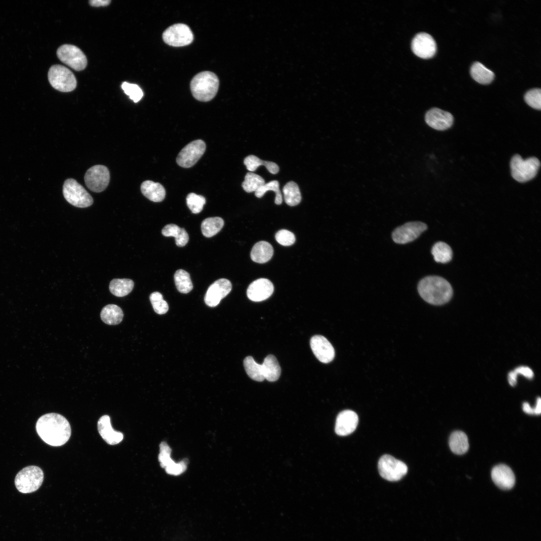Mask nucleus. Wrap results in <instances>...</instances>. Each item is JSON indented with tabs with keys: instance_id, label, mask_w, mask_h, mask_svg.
Listing matches in <instances>:
<instances>
[{
	"instance_id": "obj_1",
	"label": "nucleus",
	"mask_w": 541,
	"mask_h": 541,
	"mask_svg": "<svg viewBox=\"0 0 541 541\" xmlns=\"http://www.w3.org/2000/svg\"><path fill=\"white\" fill-rule=\"evenodd\" d=\"M36 428L40 438L52 446L65 444L71 435V428L68 421L62 415L55 413L41 416L37 420Z\"/></svg>"
},
{
	"instance_id": "obj_2",
	"label": "nucleus",
	"mask_w": 541,
	"mask_h": 541,
	"mask_svg": "<svg viewBox=\"0 0 541 541\" xmlns=\"http://www.w3.org/2000/svg\"><path fill=\"white\" fill-rule=\"evenodd\" d=\"M418 292L420 297L426 302L433 305H442L447 303L451 298L453 290L449 282L444 278L436 276H427L418 283Z\"/></svg>"
},
{
	"instance_id": "obj_3",
	"label": "nucleus",
	"mask_w": 541,
	"mask_h": 541,
	"mask_svg": "<svg viewBox=\"0 0 541 541\" xmlns=\"http://www.w3.org/2000/svg\"><path fill=\"white\" fill-rule=\"evenodd\" d=\"M190 86L191 93L196 100L207 102L215 96L219 87V79L214 73L203 71L194 76Z\"/></svg>"
},
{
	"instance_id": "obj_4",
	"label": "nucleus",
	"mask_w": 541,
	"mask_h": 541,
	"mask_svg": "<svg viewBox=\"0 0 541 541\" xmlns=\"http://www.w3.org/2000/svg\"><path fill=\"white\" fill-rule=\"evenodd\" d=\"M44 480V472L41 468L30 465L23 468L16 475L15 484L21 493H29L37 490Z\"/></svg>"
},
{
	"instance_id": "obj_5",
	"label": "nucleus",
	"mask_w": 541,
	"mask_h": 541,
	"mask_svg": "<svg viewBox=\"0 0 541 541\" xmlns=\"http://www.w3.org/2000/svg\"><path fill=\"white\" fill-rule=\"evenodd\" d=\"M540 166L539 160L534 157L523 159L518 154L514 155L510 161L512 177L521 183L527 182L536 175Z\"/></svg>"
},
{
	"instance_id": "obj_6",
	"label": "nucleus",
	"mask_w": 541,
	"mask_h": 541,
	"mask_svg": "<svg viewBox=\"0 0 541 541\" xmlns=\"http://www.w3.org/2000/svg\"><path fill=\"white\" fill-rule=\"evenodd\" d=\"M48 77L51 85L63 92L74 90L77 81L74 74L67 68L60 65H54L50 68Z\"/></svg>"
},
{
	"instance_id": "obj_7",
	"label": "nucleus",
	"mask_w": 541,
	"mask_h": 541,
	"mask_svg": "<svg viewBox=\"0 0 541 541\" xmlns=\"http://www.w3.org/2000/svg\"><path fill=\"white\" fill-rule=\"evenodd\" d=\"M63 193L69 203L77 207H87L93 203L91 195L82 185L72 178L67 179L64 182Z\"/></svg>"
},
{
	"instance_id": "obj_8",
	"label": "nucleus",
	"mask_w": 541,
	"mask_h": 541,
	"mask_svg": "<svg viewBox=\"0 0 541 541\" xmlns=\"http://www.w3.org/2000/svg\"><path fill=\"white\" fill-rule=\"evenodd\" d=\"M378 467L380 475L390 481L399 480L408 471V467L404 462L388 454L381 457Z\"/></svg>"
},
{
	"instance_id": "obj_9",
	"label": "nucleus",
	"mask_w": 541,
	"mask_h": 541,
	"mask_svg": "<svg viewBox=\"0 0 541 541\" xmlns=\"http://www.w3.org/2000/svg\"><path fill=\"white\" fill-rule=\"evenodd\" d=\"M164 42L173 47H182L189 45L193 40L190 28L184 24H176L167 28L163 33Z\"/></svg>"
},
{
	"instance_id": "obj_10",
	"label": "nucleus",
	"mask_w": 541,
	"mask_h": 541,
	"mask_svg": "<svg viewBox=\"0 0 541 541\" xmlns=\"http://www.w3.org/2000/svg\"><path fill=\"white\" fill-rule=\"evenodd\" d=\"M57 55L61 62L75 71H82L87 66V59L85 55L75 46L63 45L58 49Z\"/></svg>"
},
{
	"instance_id": "obj_11",
	"label": "nucleus",
	"mask_w": 541,
	"mask_h": 541,
	"mask_svg": "<svg viewBox=\"0 0 541 541\" xmlns=\"http://www.w3.org/2000/svg\"><path fill=\"white\" fill-rule=\"evenodd\" d=\"M84 180L87 187L90 190L94 192H101L109 184L110 172L106 166L96 165L87 170Z\"/></svg>"
},
{
	"instance_id": "obj_12",
	"label": "nucleus",
	"mask_w": 541,
	"mask_h": 541,
	"mask_svg": "<svg viewBox=\"0 0 541 541\" xmlns=\"http://www.w3.org/2000/svg\"><path fill=\"white\" fill-rule=\"evenodd\" d=\"M205 149L206 145L203 140L193 141L180 151L177 157L176 162L182 167L190 168L201 158Z\"/></svg>"
},
{
	"instance_id": "obj_13",
	"label": "nucleus",
	"mask_w": 541,
	"mask_h": 541,
	"mask_svg": "<svg viewBox=\"0 0 541 541\" xmlns=\"http://www.w3.org/2000/svg\"><path fill=\"white\" fill-rule=\"evenodd\" d=\"M427 228V225L420 221L407 222L397 227L392 232V239L398 244H405L411 242Z\"/></svg>"
},
{
	"instance_id": "obj_14",
	"label": "nucleus",
	"mask_w": 541,
	"mask_h": 541,
	"mask_svg": "<svg viewBox=\"0 0 541 541\" xmlns=\"http://www.w3.org/2000/svg\"><path fill=\"white\" fill-rule=\"evenodd\" d=\"M411 48L415 55L422 59L433 57L437 50L434 39L430 35L423 32L418 33L414 37Z\"/></svg>"
},
{
	"instance_id": "obj_15",
	"label": "nucleus",
	"mask_w": 541,
	"mask_h": 541,
	"mask_svg": "<svg viewBox=\"0 0 541 541\" xmlns=\"http://www.w3.org/2000/svg\"><path fill=\"white\" fill-rule=\"evenodd\" d=\"M231 289V283L228 280L220 279L215 281L209 287L204 296L206 305L210 307L216 306Z\"/></svg>"
},
{
	"instance_id": "obj_16",
	"label": "nucleus",
	"mask_w": 541,
	"mask_h": 541,
	"mask_svg": "<svg viewBox=\"0 0 541 541\" xmlns=\"http://www.w3.org/2000/svg\"><path fill=\"white\" fill-rule=\"evenodd\" d=\"M310 346L314 354L321 362L328 363L334 359V349L325 337L314 336L310 340Z\"/></svg>"
},
{
	"instance_id": "obj_17",
	"label": "nucleus",
	"mask_w": 541,
	"mask_h": 541,
	"mask_svg": "<svg viewBox=\"0 0 541 541\" xmlns=\"http://www.w3.org/2000/svg\"><path fill=\"white\" fill-rule=\"evenodd\" d=\"M427 124L431 128L440 131L449 128L453 122L452 115L447 111L438 108H433L428 110L425 116Z\"/></svg>"
},
{
	"instance_id": "obj_18",
	"label": "nucleus",
	"mask_w": 541,
	"mask_h": 541,
	"mask_svg": "<svg viewBox=\"0 0 541 541\" xmlns=\"http://www.w3.org/2000/svg\"><path fill=\"white\" fill-rule=\"evenodd\" d=\"M274 290V285L269 280L261 278L249 285L246 294L251 301L260 302L268 299L273 293Z\"/></svg>"
},
{
	"instance_id": "obj_19",
	"label": "nucleus",
	"mask_w": 541,
	"mask_h": 541,
	"mask_svg": "<svg viewBox=\"0 0 541 541\" xmlns=\"http://www.w3.org/2000/svg\"><path fill=\"white\" fill-rule=\"evenodd\" d=\"M358 423L357 414L352 410H345L337 416L335 431L340 436H346L356 429Z\"/></svg>"
},
{
	"instance_id": "obj_20",
	"label": "nucleus",
	"mask_w": 541,
	"mask_h": 541,
	"mask_svg": "<svg viewBox=\"0 0 541 541\" xmlns=\"http://www.w3.org/2000/svg\"><path fill=\"white\" fill-rule=\"evenodd\" d=\"M491 475L493 482L500 489H510L514 485V474L510 468L506 465L499 464L495 466L491 470Z\"/></svg>"
},
{
	"instance_id": "obj_21",
	"label": "nucleus",
	"mask_w": 541,
	"mask_h": 541,
	"mask_svg": "<svg viewBox=\"0 0 541 541\" xmlns=\"http://www.w3.org/2000/svg\"><path fill=\"white\" fill-rule=\"evenodd\" d=\"M97 427L100 435L108 444L116 445L123 439V434L114 430L112 427L108 415H105L100 418Z\"/></svg>"
},
{
	"instance_id": "obj_22",
	"label": "nucleus",
	"mask_w": 541,
	"mask_h": 541,
	"mask_svg": "<svg viewBox=\"0 0 541 541\" xmlns=\"http://www.w3.org/2000/svg\"><path fill=\"white\" fill-rule=\"evenodd\" d=\"M140 188L143 195L151 201L160 202L165 198V188L159 183L146 180L142 182Z\"/></svg>"
},
{
	"instance_id": "obj_23",
	"label": "nucleus",
	"mask_w": 541,
	"mask_h": 541,
	"mask_svg": "<svg viewBox=\"0 0 541 541\" xmlns=\"http://www.w3.org/2000/svg\"><path fill=\"white\" fill-rule=\"evenodd\" d=\"M273 254L274 249L272 245L267 241H260L252 247L250 257L255 262L263 263L269 260Z\"/></svg>"
},
{
	"instance_id": "obj_24",
	"label": "nucleus",
	"mask_w": 541,
	"mask_h": 541,
	"mask_svg": "<svg viewBox=\"0 0 541 541\" xmlns=\"http://www.w3.org/2000/svg\"><path fill=\"white\" fill-rule=\"evenodd\" d=\"M264 378L270 382H274L279 378L281 369L279 363L273 355H267L261 364Z\"/></svg>"
},
{
	"instance_id": "obj_25",
	"label": "nucleus",
	"mask_w": 541,
	"mask_h": 541,
	"mask_svg": "<svg viewBox=\"0 0 541 541\" xmlns=\"http://www.w3.org/2000/svg\"><path fill=\"white\" fill-rule=\"evenodd\" d=\"M123 316L124 314L122 309L114 304H109L105 306L100 314L102 321L110 325H115L120 323Z\"/></svg>"
},
{
	"instance_id": "obj_26",
	"label": "nucleus",
	"mask_w": 541,
	"mask_h": 541,
	"mask_svg": "<svg viewBox=\"0 0 541 541\" xmlns=\"http://www.w3.org/2000/svg\"><path fill=\"white\" fill-rule=\"evenodd\" d=\"M449 445L450 449L454 453L458 455L463 454L468 449L467 436L462 431H454L450 436Z\"/></svg>"
},
{
	"instance_id": "obj_27",
	"label": "nucleus",
	"mask_w": 541,
	"mask_h": 541,
	"mask_svg": "<svg viewBox=\"0 0 541 541\" xmlns=\"http://www.w3.org/2000/svg\"><path fill=\"white\" fill-rule=\"evenodd\" d=\"M470 74L476 82L482 84H488L494 77V73L480 62L474 63L470 68Z\"/></svg>"
},
{
	"instance_id": "obj_28",
	"label": "nucleus",
	"mask_w": 541,
	"mask_h": 541,
	"mask_svg": "<svg viewBox=\"0 0 541 541\" xmlns=\"http://www.w3.org/2000/svg\"><path fill=\"white\" fill-rule=\"evenodd\" d=\"M165 236L175 237L176 244L179 247L185 246L188 241L189 236L183 228H180L175 224H169L165 225L161 231Z\"/></svg>"
},
{
	"instance_id": "obj_29",
	"label": "nucleus",
	"mask_w": 541,
	"mask_h": 541,
	"mask_svg": "<svg viewBox=\"0 0 541 541\" xmlns=\"http://www.w3.org/2000/svg\"><path fill=\"white\" fill-rule=\"evenodd\" d=\"M133 287L134 282L130 279H115L110 283L109 290L114 296L122 297L128 295Z\"/></svg>"
},
{
	"instance_id": "obj_30",
	"label": "nucleus",
	"mask_w": 541,
	"mask_h": 541,
	"mask_svg": "<svg viewBox=\"0 0 541 541\" xmlns=\"http://www.w3.org/2000/svg\"><path fill=\"white\" fill-rule=\"evenodd\" d=\"M243 162L247 169L251 172L254 171L261 165L264 166L272 174H277L279 171V167L276 163L272 161H263L254 155L247 156L244 158Z\"/></svg>"
},
{
	"instance_id": "obj_31",
	"label": "nucleus",
	"mask_w": 541,
	"mask_h": 541,
	"mask_svg": "<svg viewBox=\"0 0 541 541\" xmlns=\"http://www.w3.org/2000/svg\"><path fill=\"white\" fill-rule=\"evenodd\" d=\"M283 192L285 202L294 206L299 204L302 199L301 192L298 184L294 181L288 182L283 187Z\"/></svg>"
},
{
	"instance_id": "obj_32",
	"label": "nucleus",
	"mask_w": 541,
	"mask_h": 541,
	"mask_svg": "<svg viewBox=\"0 0 541 541\" xmlns=\"http://www.w3.org/2000/svg\"><path fill=\"white\" fill-rule=\"evenodd\" d=\"M224 221L220 217H208L201 223V229L203 235L206 237L216 234L223 227Z\"/></svg>"
},
{
	"instance_id": "obj_33",
	"label": "nucleus",
	"mask_w": 541,
	"mask_h": 541,
	"mask_svg": "<svg viewBox=\"0 0 541 541\" xmlns=\"http://www.w3.org/2000/svg\"><path fill=\"white\" fill-rule=\"evenodd\" d=\"M431 253L434 260L437 262L447 263L452 257V250L447 243L438 241L435 243L431 249Z\"/></svg>"
},
{
	"instance_id": "obj_34",
	"label": "nucleus",
	"mask_w": 541,
	"mask_h": 541,
	"mask_svg": "<svg viewBox=\"0 0 541 541\" xmlns=\"http://www.w3.org/2000/svg\"><path fill=\"white\" fill-rule=\"evenodd\" d=\"M243 365L247 374L252 380L261 382L265 379L261 364L255 362L251 356H247L244 359Z\"/></svg>"
},
{
	"instance_id": "obj_35",
	"label": "nucleus",
	"mask_w": 541,
	"mask_h": 541,
	"mask_svg": "<svg viewBox=\"0 0 541 541\" xmlns=\"http://www.w3.org/2000/svg\"><path fill=\"white\" fill-rule=\"evenodd\" d=\"M175 284L181 293L186 294L193 289V285L188 273L183 269L177 270L174 276Z\"/></svg>"
},
{
	"instance_id": "obj_36",
	"label": "nucleus",
	"mask_w": 541,
	"mask_h": 541,
	"mask_svg": "<svg viewBox=\"0 0 541 541\" xmlns=\"http://www.w3.org/2000/svg\"><path fill=\"white\" fill-rule=\"evenodd\" d=\"M265 184L264 179L260 176L252 172L246 174L241 186L246 192H255L260 186Z\"/></svg>"
},
{
	"instance_id": "obj_37",
	"label": "nucleus",
	"mask_w": 541,
	"mask_h": 541,
	"mask_svg": "<svg viewBox=\"0 0 541 541\" xmlns=\"http://www.w3.org/2000/svg\"><path fill=\"white\" fill-rule=\"evenodd\" d=\"M279 186V183L277 180H272L260 186L254 192L255 195L258 198H260L266 191L272 190L276 193L275 203L278 205L281 204L283 201V197Z\"/></svg>"
},
{
	"instance_id": "obj_38",
	"label": "nucleus",
	"mask_w": 541,
	"mask_h": 541,
	"mask_svg": "<svg viewBox=\"0 0 541 541\" xmlns=\"http://www.w3.org/2000/svg\"><path fill=\"white\" fill-rule=\"evenodd\" d=\"M186 200L187 206L195 214L200 212L205 203V198L203 196L194 193L188 194Z\"/></svg>"
},
{
	"instance_id": "obj_39",
	"label": "nucleus",
	"mask_w": 541,
	"mask_h": 541,
	"mask_svg": "<svg viewBox=\"0 0 541 541\" xmlns=\"http://www.w3.org/2000/svg\"><path fill=\"white\" fill-rule=\"evenodd\" d=\"M149 299L154 311L158 314H165L168 310V305L163 299L162 294L158 292L152 293Z\"/></svg>"
},
{
	"instance_id": "obj_40",
	"label": "nucleus",
	"mask_w": 541,
	"mask_h": 541,
	"mask_svg": "<svg viewBox=\"0 0 541 541\" xmlns=\"http://www.w3.org/2000/svg\"><path fill=\"white\" fill-rule=\"evenodd\" d=\"M121 87L124 93L135 103L140 100L143 96L142 90L136 84L124 82L122 84Z\"/></svg>"
},
{
	"instance_id": "obj_41",
	"label": "nucleus",
	"mask_w": 541,
	"mask_h": 541,
	"mask_svg": "<svg viewBox=\"0 0 541 541\" xmlns=\"http://www.w3.org/2000/svg\"><path fill=\"white\" fill-rule=\"evenodd\" d=\"M525 102L532 108L540 110L541 108V90L534 88L528 91L525 94Z\"/></svg>"
},
{
	"instance_id": "obj_42",
	"label": "nucleus",
	"mask_w": 541,
	"mask_h": 541,
	"mask_svg": "<svg viewBox=\"0 0 541 541\" xmlns=\"http://www.w3.org/2000/svg\"><path fill=\"white\" fill-rule=\"evenodd\" d=\"M171 452V449L168 445L165 442H162L160 444L158 460L162 468H165L174 462L170 457Z\"/></svg>"
},
{
	"instance_id": "obj_43",
	"label": "nucleus",
	"mask_w": 541,
	"mask_h": 541,
	"mask_svg": "<svg viewBox=\"0 0 541 541\" xmlns=\"http://www.w3.org/2000/svg\"><path fill=\"white\" fill-rule=\"evenodd\" d=\"M275 237L277 242L284 246L291 245L295 243L296 240L294 234L287 229H281L278 231L276 234Z\"/></svg>"
},
{
	"instance_id": "obj_44",
	"label": "nucleus",
	"mask_w": 541,
	"mask_h": 541,
	"mask_svg": "<svg viewBox=\"0 0 541 541\" xmlns=\"http://www.w3.org/2000/svg\"><path fill=\"white\" fill-rule=\"evenodd\" d=\"M188 460L184 459L178 463L174 462L170 465L165 467L166 472L171 475H178L184 472L186 468Z\"/></svg>"
},
{
	"instance_id": "obj_45",
	"label": "nucleus",
	"mask_w": 541,
	"mask_h": 541,
	"mask_svg": "<svg viewBox=\"0 0 541 541\" xmlns=\"http://www.w3.org/2000/svg\"><path fill=\"white\" fill-rule=\"evenodd\" d=\"M514 371L517 375L521 374L528 379H532L533 377V372L529 367L526 366H520L515 368Z\"/></svg>"
},
{
	"instance_id": "obj_46",
	"label": "nucleus",
	"mask_w": 541,
	"mask_h": 541,
	"mask_svg": "<svg viewBox=\"0 0 541 541\" xmlns=\"http://www.w3.org/2000/svg\"><path fill=\"white\" fill-rule=\"evenodd\" d=\"M111 2L110 0H91L89 4L93 7L107 6Z\"/></svg>"
},
{
	"instance_id": "obj_47",
	"label": "nucleus",
	"mask_w": 541,
	"mask_h": 541,
	"mask_svg": "<svg viewBox=\"0 0 541 541\" xmlns=\"http://www.w3.org/2000/svg\"><path fill=\"white\" fill-rule=\"evenodd\" d=\"M517 375L514 371H512L508 373V383L511 386H514L517 382Z\"/></svg>"
},
{
	"instance_id": "obj_48",
	"label": "nucleus",
	"mask_w": 541,
	"mask_h": 541,
	"mask_svg": "<svg viewBox=\"0 0 541 541\" xmlns=\"http://www.w3.org/2000/svg\"><path fill=\"white\" fill-rule=\"evenodd\" d=\"M522 410L523 411L528 414L534 415V408H531L527 402H524L522 404Z\"/></svg>"
},
{
	"instance_id": "obj_49",
	"label": "nucleus",
	"mask_w": 541,
	"mask_h": 541,
	"mask_svg": "<svg viewBox=\"0 0 541 541\" xmlns=\"http://www.w3.org/2000/svg\"><path fill=\"white\" fill-rule=\"evenodd\" d=\"M534 411V414L539 415L541 413V399L540 397H538L536 399V404L533 408Z\"/></svg>"
}]
</instances>
